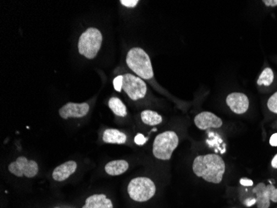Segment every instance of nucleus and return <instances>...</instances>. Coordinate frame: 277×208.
<instances>
[{"label": "nucleus", "instance_id": "obj_1", "mask_svg": "<svg viewBox=\"0 0 277 208\" xmlns=\"http://www.w3.org/2000/svg\"><path fill=\"white\" fill-rule=\"evenodd\" d=\"M225 170L223 159L216 154L198 156L193 162V171L197 177L215 184L223 181Z\"/></svg>", "mask_w": 277, "mask_h": 208}, {"label": "nucleus", "instance_id": "obj_2", "mask_svg": "<svg viewBox=\"0 0 277 208\" xmlns=\"http://www.w3.org/2000/svg\"><path fill=\"white\" fill-rule=\"evenodd\" d=\"M126 64L130 69L145 80L154 78L153 67L150 56L140 48H133L126 55Z\"/></svg>", "mask_w": 277, "mask_h": 208}, {"label": "nucleus", "instance_id": "obj_3", "mask_svg": "<svg viewBox=\"0 0 277 208\" xmlns=\"http://www.w3.org/2000/svg\"><path fill=\"white\" fill-rule=\"evenodd\" d=\"M102 39L98 29L89 28L79 38L78 52L88 59H93L101 50Z\"/></svg>", "mask_w": 277, "mask_h": 208}, {"label": "nucleus", "instance_id": "obj_4", "mask_svg": "<svg viewBox=\"0 0 277 208\" xmlns=\"http://www.w3.org/2000/svg\"><path fill=\"white\" fill-rule=\"evenodd\" d=\"M179 145V137L173 131H166L158 134L154 141L153 154L156 158L167 161Z\"/></svg>", "mask_w": 277, "mask_h": 208}, {"label": "nucleus", "instance_id": "obj_5", "mask_svg": "<svg viewBox=\"0 0 277 208\" xmlns=\"http://www.w3.org/2000/svg\"><path fill=\"white\" fill-rule=\"evenodd\" d=\"M127 191L132 200L145 203L155 196L156 187L153 181L148 177H135L130 181Z\"/></svg>", "mask_w": 277, "mask_h": 208}, {"label": "nucleus", "instance_id": "obj_6", "mask_svg": "<svg viewBox=\"0 0 277 208\" xmlns=\"http://www.w3.org/2000/svg\"><path fill=\"white\" fill-rule=\"evenodd\" d=\"M122 89L130 99L137 101L145 98L147 93L146 83L137 76L130 73L123 75V85Z\"/></svg>", "mask_w": 277, "mask_h": 208}, {"label": "nucleus", "instance_id": "obj_7", "mask_svg": "<svg viewBox=\"0 0 277 208\" xmlns=\"http://www.w3.org/2000/svg\"><path fill=\"white\" fill-rule=\"evenodd\" d=\"M8 171L16 177L32 178L39 173V165L36 161L29 160L25 156H18L15 161L8 165Z\"/></svg>", "mask_w": 277, "mask_h": 208}, {"label": "nucleus", "instance_id": "obj_8", "mask_svg": "<svg viewBox=\"0 0 277 208\" xmlns=\"http://www.w3.org/2000/svg\"><path fill=\"white\" fill-rule=\"evenodd\" d=\"M252 193L256 195L257 208H269L271 202L277 203V188L272 184L261 182L254 187Z\"/></svg>", "mask_w": 277, "mask_h": 208}, {"label": "nucleus", "instance_id": "obj_9", "mask_svg": "<svg viewBox=\"0 0 277 208\" xmlns=\"http://www.w3.org/2000/svg\"><path fill=\"white\" fill-rule=\"evenodd\" d=\"M89 110H90V105L86 103H83V104L68 103L60 108L59 115L63 119H68L70 117L80 118L86 116L89 112Z\"/></svg>", "mask_w": 277, "mask_h": 208}, {"label": "nucleus", "instance_id": "obj_10", "mask_svg": "<svg viewBox=\"0 0 277 208\" xmlns=\"http://www.w3.org/2000/svg\"><path fill=\"white\" fill-rule=\"evenodd\" d=\"M195 123L200 130L219 128L223 126V121L220 117L210 112H200L195 117Z\"/></svg>", "mask_w": 277, "mask_h": 208}, {"label": "nucleus", "instance_id": "obj_11", "mask_svg": "<svg viewBox=\"0 0 277 208\" xmlns=\"http://www.w3.org/2000/svg\"><path fill=\"white\" fill-rule=\"evenodd\" d=\"M226 103L228 107L236 114H243L248 110L249 99L241 93H233L227 97Z\"/></svg>", "mask_w": 277, "mask_h": 208}, {"label": "nucleus", "instance_id": "obj_12", "mask_svg": "<svg viewBox=\"0 0 277 208\" xmlns=\"http://www.w3.org/2000/svg\"><path fill=\"white\" fill-rule=\"evenodd\" d=\"M78 164L74 161H66L57 166L52 172V178L57 182H63L76 172Z\"/></svg>", "mask_w": 277, "mask_h": 208}, {"label": "nucleus", "instance_id": "obj_13", "mask_svg": "<svg viewBox=\"0 0 277 208\" xmlns=\"http://www.w3.org/2000/svg\"><path fill=\"white\" fill-rule=\"evenodd\" d=\"M82 208H113V203L104 194H95L86 198Z\"/></svg>", "mask_w": 277, "mask_h": 208}, {"label": "nucleus", "instance_id": "obj_14", "mask_svg": "<svg viewBox=\"0 0 277 208\" xmlns=\"http://www.w3.org/2000/svg\"><path fill=\"white\" fill-rule=\"evenodd\" d=\"M129 168V163L124 160H116L106 164L105 171L111 176H119L126 172Z\"/></svg>", "mask_w": 277, "mask_h": 208}, {"label": "nucleus", "instance_id": "obj_15", "mask_svg": "<svg viewBox=\"0 0 277 208\" xmlns=\"http://www.w3.org/2000/svg\"><path fill=\"white\" fill-rule=\"evenodd\" d=\"M104 142L106 143L112 144H124L127 140V136L118 129H106L102 137Z\"/></svg>", "mask_w": 277, "mask_h": 208}, {"label": "nucleus", "instance_id": "obj_16", "mask_svg": "<svg viewBox=\"0 0 277 208\" xmlns=\"http://www.w3.org/2000/svg\"><path fill=\"white\" fill-rule=\"evenodd\" d=\"M140 117H141L142 122L149 126H156V125L160 124L163 121L162 116L158 114V112L152 111V110L143 111Z\"/></svg>", "mask_w": 277, "mask_h": 208}, {"label": "nucleus", "instance_id": "obj_17", "mask_svg": "<svg viewBox=\"0 0 277 208\" xmlns=\"http://www.w3.org/2000/svg\"><path fill=\"white\" fill-rule=\"evenodd\" d=\"M109 107L115 114L119 117H125L127 115V110L125 105L122 103L118 98H112L109 100Z\"/></svg>", "mask_w": 277, "mask_h": 208}, {"label": "nucleus", "instance_id": "obj_18", "mask_svg": "<svg viewBox=\"0 0 277 208\" xmlns=\"http://www.w3.org/2000/svg\"><path fill=\"white\" fill-rule=\"evenodd\" d=\"M274 80V73L271 68H265L261 73L258 80H257V84L258 85H264V86H270Z\"/></svg>", "mask_w": 277, "mask_h": 208}, {"label": "nucleus", "instance_id": "obj_19", "mask_svg": "<svg viewBox=\"0 0 277 208\" xmlns=\"http://www.w3.org/2000/svg\"><path fill=\"white\" fill-rule=\"evenodd\" d=\"M267 107L270 111L277 114V92L271 96L267 102Z\"/></svg>", "mask_w": 277, "mask_h": 208}, {"label": "nucleus", "instance_id": "obj_20", "mask_svg": "<svg viewBox=\"0 0 277 208\" xmlns=\"http://www.w3.org/2000/svg\"><path fill=\"white\" fill-rule=\"evenodd\" d=\"M113 85L117 92H120L122 90V85H123V75L117 76L113 81Z\"/></svg>", "mask_w": 277, "mask_h": 208}, {"label": "nucleus", "instance_id": "obj_21", "mask_svg": "<svg viewBox=\"0 0 277 208\" xmlns=\"http://www.w3.org/2000/svg\"><path fill=\"white\" fill-rule=\"evenodd\" d=\"M119 3L127 8H134L137 5L139 1L138 0H120Z\"/></svg>", "mask_w": 277, "mask_h": 208}, {"label": "nucleus", "instance_id": "obj_22", "mask_svg": "<svg viewBox=\"0 0 277 208\" xmlns=\"http://www.w3.org/2000/svg\"><path fill=\"white\" fill-rule=\"evenodd\" d=\"M146 138L142 135V134H137V135L135 136V142L136 144L138 145H143V144H145V142H146Z\"/></svg>", "mask_w": 277, "mask_h": 208}, {"label": "nucleus", "instance_id": "obj_23", "mask_svg": "<svg viewBox=\"0 0 277 208\" xmlns=\"http://www.w3.org/2000/svg\"><path fill=\"white\" fill-rule=\"evenodd\" d=\"M263 3L268 7H277V0H265Z\"/></svg>", "mask_w": 277, "mask_h": 208}, {"label": "nucleus", "instance_id": "obj_24", "mask_svg": "<svg viewBox=\"0 0 277 208\" xmlns=\"http://www.w3.org/2000/svg\"><path fill=\"white\" fill-rule=\"evenodd\" d=\"M270 144L272 147H277V133H274L270 138Z\"/></svg>", "mask_w": 277, "mask_h": 208}, {"label": "nucleus", "instance_id": "obj_25", "mask_svg": "<svg viewBox=\"0 0 277 208\" xmlns=\"http://www.w3.org/2000/svg\"><path fill=\"white\" fill-rule=\"evenodd\" d=\"M240 182H241V184L243 185V186H251V185L253 184V182H252L251 180L246 179V178L241 179Z\"/></svg>", "mask_w": 277, "mask_h": 208}, {"label": "nucleus", "instance_id": "obj_26", "mask_svg": "<svg viewBox=\"0 0 277 208\" xmlns=\"http://www.w3.org/2000/svg\"><path fill=\"white\" fill-rule=\"evenodd\" d=\"M256 203H257L256 198H255V199H247V200H246V202H245V204H246V206L250 207V206H252Z\"/></svg>", "mask_w": 277, "mask_h": 208}, {"label": "nucleus", "instance_id": "obj_27", "mask_svg": "<svg viewBox=\"0 0 277 208\" xmlns=\"http://www.w3.org/2000/svg\"><path fill=\"white\" fill-rule=\"evenodd\" d=\"M272 166L273 168L277 169V154L273 157V159H272Z\"/></svg>", "mask_w": 277, "mask_h": 208}]
</instances>
